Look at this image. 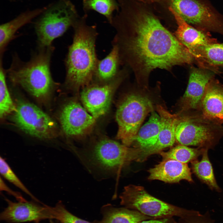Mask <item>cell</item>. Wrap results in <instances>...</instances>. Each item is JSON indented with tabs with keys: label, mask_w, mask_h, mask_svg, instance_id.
<instances>
[{
	"label": "cell",
	"mask_w": 223,
	"mask_h": 223,
	"mask_svg": "<svg viewBox=\"0 0 223 223\" xmlns=\"http://www.w3.org/2000/svg\"><path fill=\"white\" fill-rule=\"evenodd\" d=\"M178 223H214L208 212L203 215L199 212L180 218Z\"/></svg>",
	"instance_id": "cell-30"
},
{
	"label": "cell",
	"mask_w": 223,
	"mask_h": 223,
	"mask_svg": "<svg viewBox=\"0 0 223 223\" xmlns=\"http://www.w3.org/2000/svg\"><path fill=\"white\" fill-rule=\"evenodd\" d=\"M79 17L69 0H59L46 7L35 25L40 48L51 46L53 41L73 27Z\"/></svg>",
	"instance_id": "cell-7"
},
{
	"label": "cell",
	"mask_w": 223,
	"mask_h": 223,
	"mask_svg": "<svg viewBox=\"0 0 223 223\" xmlns=\"http://www.w3.org/2000/svg\"><path fill=\"white\" fill-rule=\"evenodd\" d=\"M125 70H120L111 82L103 85H90L83 88L80 98L84 107L96 119L108 111L114 92L124 77Z\"/></svg>",
	"instance_id": "cell-12"
},
{
	"label": "cell",
	"mask_w": 223,
	"mask_h": 223,
	"mask_svg": "<svg viewBox=\"0 0 223 223\" xmlns=\"http://www.w3.org/2000/svg\"></svg>",
	"instance_id": "cell-35"
},
{
	"label": "cell",
	"mask_w": 223,
	"mask_h": 223,
	"mask_svg": "<svg viewBox=\"0 0 223 223\" xmlns=\"http://www.w3.org/2000/svg\"><path fill=\"white\" fill-rule=\"evenodd\" d=\"M138 1L146 4H150L159 2L160 0H138Z\"/></svg>",
	"instance_id": "cell-33"
},
{
	"label": "cell",
	"mask_w": 223,
	"mask_h": 223,
	"mask_svg": "<svg viewBox=\"0 0 223 223\" xmlns=\"http://www.w3.org/2000/svg\"><path fill=\"white\" fill-rule=\"evenodd\" d=\"M138 223H178L173 217L155 218L141 221Z\"/></svg>",
	"instance_id": "cell-32"
},
{
	"label": "cell",
	"mask_w": 223,
	"mask_h": 223,
	"mask_svg": "<svg viewBox=\"0 0 223 223\" xmlns=\"http://www.w3.org/2000/svg\"><path fill=\"white\" fill-rule=\"evenodd\" d=\"M168 9L176 20L175 36L190 52L200 46L218 42L210 32L195 28L186 22L170 7Z\"/></svg>",
	"instance_id": "cell-17"
},
{
	"label": "cell",
	"mask_w": 223,
	"mask_h": 223,
	"mask_svg": "<svg viewBox=\"0 0 223 223\" xmlns=\"http://www.w3.org/2000/svg\"><path fill=\"white\" fill-rule=\"evenodd\" d=\"M205 149L206 148H192L179 144L167 151H162L159 154L163 160L171 159L187 164L196 160Z\"/></svg>",
	"instance_id": "cell-25"
},
{
	"label": "cell",
	"mask_w": 223,
	"mask_h": 223,
	"mask_svg": "<svg viewBox=\"0 0 223 223\" xmlns=\"http://www.w3.org/2000/svg\"><path fill=\"white\" fill-rule=\"evenodd\" d=\"M77 155L89 170L114 176L135 160L136 148L103 137L88 147L74 149Z\"/></svg>",
	"instance_id": "cell-4"
},
{
	"label": "cell",
	"mask_w": 223,
	"mask_h": 223,
	"mask_svg": "<svg viewBox=\"0 0 223 223\" xmlns=\"http://www.w3.org/2000/svg\"><path fill=\"white\" fill-rule=\"evenodd\" d=\"M218 72V69L212 67L191 68L187 88L178 102V112L198 111L208 84Z\"/></svg>",
	"instance_id": "cell-13"
},
{
	"label": "cell",
	"mask_w": 223,
	"mask_h": 223,
	"mask_svg": "<svg viewBox=\"0 0 223 223\" xmlns=\"http://www.w3.org/2000/svg\"><path fill=\"white\" fill-rule=\"evenodd\" d=\"M0 190L1 191H5L15 197L18 201H25L26 200L19 192L14 191L10 188L5 183L0 177Z\"/></svg>",
	"instance_id": "cell-31"
},
{
	"label": "cell",
	"mask_w": 223,
	"mask_h": 223,
	"mask_svg": "<svg viewBox=\"0 0 223 223\" xmlns=\"http://www.w3.org/2000/svg\"><path fill=\"white\" fill-rule=\"evenodd\" d=\"M52 220H57L60 223H93L82 219L68 211L61 201L51 207Z\"/></svg>",
	"instance_id": "cell-29"
},
{
	"label": "cell",
	"mask_w": 223,
	"mask_h": 223,
	"mask_svg": "<svg viewBox=\"0 0 223 223\" xmlns=\"http://www.w3.org/2000/svg\"><path fill=\"white\" fill-rule=\"evenodd\" d=\"M0 173L2 177L28 195L35 201L40 202L21 182L6 160L1 156L0 158Z\"/></svg>",
	"instance_id": "cell-28"
},
{
	"label": "cell",
	"mask_w": 223,
	"mask_h": 223,
	"mask_svg": "<svg viewBox=\"0 0 223 223\" xmlns=\"http://www.w3.org/2000/svg\"><path fill=\"white\" fill-rule=\"evenodd\" d=\"M120 10L111 24L120 59L130 67L140 87L148 89L151 72L196 64L194 56L161 24L147 6L138 0H117Z\"/></svg>",
	"instance_id": "cell-1"
},
{
	"label": "cell",
	"mask_w": 223,
	"mask_h": 223,
	"mask_svg": "<svg viewBox=\"0 0 223 223\" xmlns=\"http://www.w3.org/2000/svg\"><path fill=\"white\" fill-rule=\"evenodd\" d=\"M149 180H158L168 183H176L184 180L193 181L190 169L187 164L176 160H163L148 171Z\"/></svg>",
	"instance_id": "cell-18"
},
{
	"label": "cell",
	"mask_w": 223,
	"mask_h": 223,
	"mask_svg": "<svg viewBox=\"0 0 223 223\" xmlns=\"http://www.w3.org/2000/svg\"><path fill=\"white\" fill-rule=\"evenodd\" d=\"M50 223H58V222L54 221L52 220H51L50 221Z\"/></svg>",
	"instance_id": "cell-34"
},
{
	"label": "cell",
	"mask_w": 223,
	"mask_h": 223,
	"mask_svg": "<svg viewBox=\"0 0 223 223\" xmlns=\"http://www.w3.org/2000/svg\"><path fill=\"white\" fill-rule=\"evenodd\" d=\"M208 149H205L200 161L196 160L191 162L193 172L202 181L211 188L219 189L215 180L213 169L208 154Z\"/></svg>",
	"instance_id": "cell-24"
},
{
	"label": "cell",
	"mask_w": 223,
	"mask_h": 223,
	"mask_svg": "<svg viewBox=\"0 0 223 223\" xmlns=\"http://www.w3.org/2000/svg\"><path fill=\"white\" fill-rule=\"evenodd\" d=\"M53 47L41 50L27 62L15 56L9 68L8 77L14 84L20 86L42 102L48 100L55 85L50 73V63Z\"/></svg>",
	"instance_id": "cell-3"
},
{
	"label": "cell",
	"mask_w": 223,
	"mask_h": 223,
	"mask_svg": "<svg viewBox=\"0 0 223 223\" xmlns=\"http://www.w3.org/2000/svg\"><path fill=\"white\" fill-rule=\"evenodd\" d=\"M7 207L0 214V220L10 223L27 222H39L52 220L51 207L33 201L13 202L5 198Z\"/></svg>",
	"instance_id": "cell-14"
},
{
	"label": "cell",
	"mask_w": 223,
	"mask_h": 223,
	"mask_svg": "<svg viewBox=\"0 0 223 223\" xmlns=\"http://www.w3.org/2000/svg\"><path fill=\"white\" fill-rule=\"evenodd\" d=\"M5 71L2 65V58L0 66V117L3 118L13 113L16 106L13 103L8 89L5 77Z\"/></svg>",
	"instance_id": "cell-27"
},
{
	"label": "cell",
	"mask_w": 223,
	"mask_h": 223,
	"mask_svg": "<svg viewBox=\"0 0 223 223\" xmlns=\"http://www.w3.org/2000/svg\"><path fill=\"white\" fill-rule=\"evenodd\" d=\"M12 119L19 128L33 137L47 140L54 139L59 135L55 121L39 108L28 102H18Z\"/></svg>",
	"instance_id": "cell-10"
},
{
	"label": "cell",
	"mask_w": 223,
	"mask_h": 223,
	"mask_svg": "<svg viewBox=\"0 0 223 223\" xmlns=\"http://www.w3.org/2000/svg\"><path fill=\"white\" fill-rule=\"evenodd\" d=\"M176 141L179 144L208 149L223 137V125L204 117L198 111L178 112Z\"/></svg>",
	"instance_id": "cell-6"
},
{
	"label": "cell",
	"mask_w": 223,
	"mask_h": 223,
	"mask_svg": "<svg viewBox=\"0 0 223 223\" xmlns=\"http://www.w3.org/2000/svg\"><path fill=\"white\" fill-rule=\"evenodd\" d=\"M83 8L85 13L90 10L95 11L103 15L111 24L113 18V13L120 10L116 0H83Z\"/></svg>",
	"instance_id": "cell-26"
},
{
	"label": "cell",
	"mask_w": 223,
	"mask_h": 223,
	"mask_svg": "<svg viewBox=\"0 0 223 223\" xmlns=\"http://www.w3.org/2000/svg\"><path fill=\"white\" fill-rule=\"evenodd\" d=\"M198 112L214 122L223 124V84L215 77L208 84Z\"/></svg>",
	"instance_id": "cell-16"
},
{
	"label": "cell",
	"mask_w": 223,
	"mask_h": 223,
	"mask_svg": "<svg viewBox=\"0 0 223 223\" xmlns=\"http://www.w3.org/2000/svg\"><path fill=\"white\" fill-rule=\"evenodd\" d=\"M101 211L103 215L102 219L95 223H138L155 219L135 210L125 207L116 208L110 204L103 206Z\"/></svg>",
	"instance_id": "cell-20"
},
{
	"label": "cell",
	"mask_w": 223,
	"mask_h": 223,
	"mask_svg": "<svg viewBox=\"0 0 223 223\" xmlns=\"http://www.w3.org/2000/svg\"><path fill=\"white\" fill-rule=\"evenodd\" d=\"M46 7L23 12L10 21L0 26V52L1 56L8 44L15 37L17 30L25 25L30 22L42 13Z\"/></svg>",
	"instance_id": "cell-19"
},
{
	"label": "cell",
	"mask_w": 223,
	"mask_h": 223,
	"mask_svg": "<svg viewBox=\"0 0 223 223\" xmlns=\"http://www.w3.org/2000/svg\"><path fill=\"white\" fill-rule=\"evenodd\" d=\"M190 53L195 59L197 66L223 68V42L200 46Z\"/></svg>",
	"instance_id": "cell-21"
},
{
	"label": "cell",
	"mask_w": 223,
	"mask_h": 223,
	"mask_svg": "<svg viewBox=\"0 0 223 223\" xmlns=\"http://www.w3.org/2000/svg\"><path fill=\"white\" fill-rule=\"evenodd\" d=\"M96 119L77 101L71 100L62 107L59 121L64 133L75 140L85 138L92 132Z\"/></svg>",
	"instance_id": "cell-11"
},
{
	"label": "cell",
	"mask_w": 223,
	"mask_h": 223,
	"mask_svg": "<svg viewBox=\"0 0 223 223\" xmlns=\"http://www.w3.org/2000/svg\"><path fill=\"white\" fill-rule=\"evenodd\" d=\"M169 1V7L190 24L198 29L223 36V15L207 0Z\"/></svg>",
	"instance_id": "cell-9"
},
{
	"label": "cell",
	"mask_w": 223,
	"mask_h": 223,
	"mask_svg": "<svg viewBox=\"0 0 223 223\" xmlns=\"http://www.w3.org/2000/svg\"><path fill=\"white\" fill-rule=\"evenodd\" d=\"M160 127V116L154 111L148 121L139 129L133 144L134 147L142 149L153 146L157 139Z\"/></svg>",
	"instance_id": "cell-22"
},
{
	"label": "cell",
	"mask_w": 223,
	"mask_h": 223,
	"mask_svg": "<svg viewBox=\"0 0 223 223\" xmlns=\"http://www.w3.org/2000/svg\"><path fill=\"white\" fill-rule=\"evenodd\" d=\"M155 110L160 117L161 127L155 143L142 150V155L146 159L152 155L159 153L164 149L172 146L176 141L175 131L178 113L172 114L160 104H156Z\"/></svg>",
	"instance_id": "cell-15"
},
{
	"label": "cell",
	"mask_w": 223,
	"mask_h": 223,
	"mask_svg": "<svg viewBox=\"0 0 223 223\" xmlns=\"http://www.w3.org/2000/svg\"><path fill=\"white\" fill-rule=\"evenodd\" d=\"M149 89L140 87L125 94L118 105L116 118L118 125L116 138L130 147L147 115L156 104Z\"/></svg>",
	"instance_id": "cell-5"
},
{
	"label": "cell",
	"mask_w": 223,
	"mask_h": 223,
	"mask_svg": "<svg viewBox=\"0 0 223 223\" xmlns=\"http://www.w3.org/2000/svg\"><path fill=\"white\" fill-rule=\"evenodd\" d=\"M87 17L85 13L73 27V40L65 61L66 84L76 90L90 85L98 61L95 49L96 27L87 24Z\"/></svg>",
	"instance_id": "cell-2"
},
{
	"label": "cell",
	"mask_w": 223,
	"mask_h": 223,
	"mask_svg": "<svg viewBox=\"0 0 223 223\" xmlns=\"http://www.w3.org/2000/svg\"><path fill=\"white\" fill-rule=\"evenodd\" d=\"M120 198L121 205L124 207L155 218H180L199 212L165 202L150 195L143 187L134 185L125 186Z\"/></svg>",
	"instance_id": "cell-8"
},
{
	"label": "cell",
	"mask_w": 223,
	"mask_h": 223,
	"mask_svg": "<svg viewBox=\"0 0 223 223\" xmlns=\"http://www.w3.org/2000/svg\"><path fill=\"white\" fill-rule=\"evenodd\" d=\"M120 59L117 46L113 44L109 54L101 60H98L94 77L99 81L106 82L114 79L118 75Z\"/></svg>",
	"instance_id": "cell-23"
}]
</instances>
